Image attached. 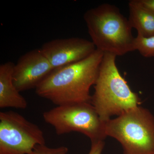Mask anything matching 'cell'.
I'll use <instances>...</instances> for the list:
<instances>
[{"mask_svg": "<svg viewBox=\"0 0 154 154\" xmlns=\"http://www.w3.org/2000/svg\"><path fill=\"white\" fill-rule=\"evenodd\" d=\"M104 53L96 49L82 60L54 69L36 88V94L57 106L91 102Z\"/></svg>", "mask_w": 154, "mask_h": 154, "instance_id": "6da1fadb", "label": "cell"}, {"mask_svg": "<svg viewBox=\"0 0 154 154\" xmlns=\"http://www.w3.org/2000/svg\"><path fill=\"white\" fill-rule=\"evenodd\" d=\"M84 19L96 49L116 56L135 50L132 28L116 6L103 4L89 9Z\"/></svg>", "mask_w": 154, "mask_h": 154, "instance_id": "7a4b0ae2", "label": "cell"}, {"mask_svg": "<svg viewBox=\"0 0 154 154\" xmlns=\"http://www.w3.org/2000/svg\"><path fill=\"white\" fill-rule=\"evenodd\" d=\"M116 57L112 54L104 53L91 98V104L105 122L111 116H119L141 104L138 94L133 92L120 74Z\"/></svg>", "mask_w": 154, "mask_h": 154, "instance_id": "3957f363", "label": "cell"}, {"mask_svg": "<svg viewBox=\"0 0 154 154\" xmlns=\"http://www.w3.org/2000/svg\"><path fill=\"white\" fill-rule=\"evenodd\" d=\"M107 136L118 140L124 154H154V117L138 106L105 122Z\"/></svg>", "mask_w": 154, "mask_h": 154, "instance_id": "277c9868", "label": "cell"}, {"mask_svg": "<svg viewBox=\"0 0 154 154\" xmlns=\"http://www.w3.org/2000/svg\"><path fill=\"white\" fill-rule=\"evenodd\" d=\"M44 121L59 135L72 132L83 134L91 143L104 141L107 137L105 122L91 102H80L57 106L43 113Z\"/></svg>", "mask_w": 154, "mask_h": 154, "instance_id": "5b68a950", "label": "cell"}, {"mask_svg": "<svg viewBox=\"0 0 154 154\" xmlns=\"http://www.w3.org/2000/svg\"><path fill=\"white\" fill-rule=\"evenodd\" d=\"M45 144L36 125L15 111L0 112V154H33L36 146Z\"/></svg>", "mask_w": 154, "mask_h": 154, "instance_id": "8992f818", "label": "cell"}, {"mask_svg": "<svg viewBox=\"0 0 154 154\" xmlns=\"http://www.w3.org/2000/svg\"><path fill=\"white\" fill-rule=\"evenodd\" d=\"M40 49L54 69L83 60L96 48L92 41L71 37L53 39L44 43Z\"/></svg>", "mask_w": 154, "mask_h": 154, "instance_id": "52a82bcc", "label": "cell"}, {"mask_svg": "<svg viewBox=\"0 0 154 154\" xmlns=\"http://www.w3.org/2000/svg\"><path fill=\"white\" fill-rule=\"evenodd\" d=\"M54 69L40 48L32 50L14 65L13 82L19 92L36 89Z\"/></svg>", "mask_w": 154, "mask_h": 154, "instance_id": "ba28073f", "label": "cell"}, {"mask_svg": "<svg viewBox=\"0 0 154 154\" xmlns=\"http://www.w3.org/2000/svg\"><path fill=\"white\" fill-rule=\"evenodd\" d=\"M15 64L8 62L0 66V108L25 109L28 102L20 94L13 82Z\"/></svg>", "mask_w": 154, "mask_h": 154, "instance_id": "9c48e42d", "label": "cell"}, {"mask_svg": "<svg viewBox=\"0 0 154 154\" xmlns=\"http://www.w3.org/2000/svg\"><path fill=\"white\" fill-rule=\"evenodd\" d=\"M128 6V20L131 28L137 30L138 36H154V11L143 5L140 0L130 1Z\"/></svg>", "mask_w": 154, "mask_h": 154, "instance_id": "30bf717a", "label": "cell"}, {"mask_svg": "<svg viewBox=\"0 0 154 154\" xmlns=\"http://www.w3.org/2000/svg\"><path fill=\"white\" fill-rule=\"evenodd\" d=\"M135 49L145 57H154V35L149 37L137 36L135 38Z\"/></svg>", "mask_w": 154, "mask_h": 154, "instance_id": "8fae6325", "label": "cell"}, {"mask_svg": "<svg viewBox=\"0 0 154 154\" xmlns=\"http://www.w3.org/2000/svg\"><path fill=\"white\" fill-rule=\"evenodd\" d=\"M68 151V148L65 146L51 148L45 144L39 145L35 147L33 154H67Z\"/></svg>", "mask_w": 154, "mask_h": 154, "instance_id": "7c38bea8", "label": "cell"}, {"mask_svg": "<svg viewBox=\"0 0 154 154\" xmlns=\"http://www.w3.org/2000/svg\"><path fill=\"white\" fill-rule=\"evenodd\" d=\"M104 145V141L91 143V149L88 154H102Z\"/></svg>", "mask_w": 154, "mask_h": 154, "instance_id": "4fadbf2b", "label": "cell"}, {"mask_svg": "<svg viewBox=\"0 0 154 154\" xmlns=\"http://www.w3.org/2000/svg\"><path fill=\"white\" fill-rule=\"evenodd\" d=\"M141 2L146 7L154 11V0H141Z\"/></svg>", "mask_w": 154, "mask_h": 154, "instance_id": "5bb4252c", "label": "cell"}]
</instances>
